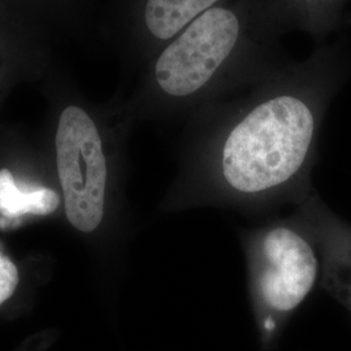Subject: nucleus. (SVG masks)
Returning <instances> with one entry per match:
<instances>
[{
  "label": "nucleus",
  "mask_w": 351,
  "mask_h": 351,
  "mask_svg": "<svg viewBox=\"0 0 351 351\" xmlns=\"http://www.w3.org/2000/svg\"><path fill=\"white\" fill-rule=\"evenodd\" d=\"M316 114L300 97L281 94L254 106L226 132L215 162L186 185L188 206L258 210L291 199L308 184Z\"/></svg>",
  "instance_id": "nucleus-1"
},
{
  "label": "nucleus",
  "mask_w": 351,
  "mask_h": 351,
  "mask_svg": "<svg viewBox=\"0 0 351 351\" xmlns=\"http://www.w3.org/2000/svg\"><path fill=\"white\" fill-rule=\"evenodd\" d=\"M243 247L251 298L264 330L271 333L278 317L291 314L313 291L319 252L294 215L245 232Z\"/></svg>",
  "instance_id": "nucleus-2"
},
{
  "label": "nucleus",
  "mask_w": 351,
  "mask_h": 351,
  "mask_svg": "<svg viewBox=\"0 0 351 351\" xmlns=\"http://www.w3.org/2000/svg\"><path fill=\"white\" fill-rule=\"evenodd\" d=\"M55 146L66 217L77 230L95 232L106 217L108 185L98 126L86 111L69 106L60 114Z\"/></svg>",
  "instance_id": "nucleus-3"
},
{
  "label": "nucleus",
  "mask_w": 351,
  "mask_h": 351,
  "mask_svg": "<svg viewBox=\"0 0 351 351\" xmlns=\"http://www.w3.org/2000/svg\"><path fill=\"white\" fill-rule=\"evenodd\" d=\"M239 17L213 7L191 21L168 45L155 64V78L164 94L188 98L213 78L239 40Z\"/></svg>",
  "instance_id": "nucleus-4"
},
{
  "label": "nucleus",
  "mask_w": 351,
  "mask_h": 351,
  "mask_svg": "<svg viewBox=\"0 0 351 351\" xmlns=\"http://www.w3.org/2000/svg\"><path fill=\"white\" fill-rule=\"evenodd\" d=\"M323 264V288L351 310V224L320 199L308 182L291 199Z\"/></svg>",
  "instance_id": "nucleus-5"
},
{
  "label": "nucleus",
  "mask_w": 351,
  "mask_h": 351,
  "mask_svg": "<svg viewBox=\"0 0 351 351\" xmlns=\"http://www.w3.org/2000/svg\"><path fill=\"white\" fill-rule=\"evenodd\" d=\"M59 194L47 188H23L8 169H0V224L10 226L25 215L46 216L58 210Z\"/></svg>",
  "instance_id": "nucleus-6"
},
{
  "label": "nucleus",
  "mask_w": 351,
  "mask_h": 351,
  "mask_svg": "<svg viewBox=\"0 0 351 351\" xmlns=\"http://www.w3.org/2000/svg\"><path fill=\"white\" fill-rule=\"evenodd\" d=\"M216 1L219 0H147L145 24L154 37L169 40L211 10Z\"/></svg>",
  "instance_id": "nucleus-7"
},
{
  "label": "nucleus",
  "mask_w": 351,
  "mask_h": 351,
  "mask_svg": "<svg viewBox=\"0 0 351 351\" xmlns=\"http://www.w3.org/2000/svg\"><path fill=\"white\" fill-rule=\"evenodd\" d=\"M19 282L20 275L17 265L0 251V304L12 297Z\"/></svg>",
  "instance_id": "nucleus-8"
}]
</instances>
